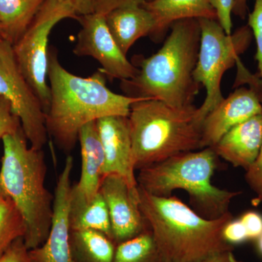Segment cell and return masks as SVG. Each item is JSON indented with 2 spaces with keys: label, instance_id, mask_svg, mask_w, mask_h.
Wrapping results in <instances>:
<instances>
[{
  "label": "cell",
  "instance_id": "ac0fdd59",
  "mask_svg": "<svg viewBox=\"0 0 262 262\" xmlns=\"http://www.w3.org/2000/svg\"><path fill=\"white\" fill-rule=\"evenodd\" d=\"M82 168L80 181L74 187L86 196H93L99 192L105 158L98 134L97 122L86 124L79 133Z\"/></svg>",
  "mask_w": 262,
  "mask_h": 262
},
{
  "label": "cell",
  "instance_id": "8992f818",
  "mask_svg": "<svg viewBox=\"0 0 262 262\" xmlns=\"http://www.w3.org/2000/svg\"><path fill=\"white\" fill-rule=\"evenodd\" d=\"M217 155L211 147L188 151L139 170L138 185L153 195L171 196L176 189L189 194L193 210L207 220H216L229 212L239 192L220 189L211 184Z\"/></svg>",
  "mask_w": 262,
  "mask_h": 262
},
{
  "label": "cell",
  "instance_id": "e575fe53",
  "mask_svg": "<svg viewBox=\"0 0 262 262\" xmlns=\"http://www.w3.org/2000/svg\"><path fill=\"white\" fill-rule=\"evenodd\" d=\"M258 249H259L260 252L262 254V234L260 236L259 238H258Z\"/></svg>",
  "mask_w": 262,
  "mask_h": 262
},
{
  "label": "cell",
  "instance_id": "8fae6325",
  "mask_svg": "<svg viewBox=\"0 0 262 262\" xmlns=\"http://www.w3.org/2000/svg\"><path fill=\"white\" fill-rule=\"evenodd\" d=\"M99 192L107 206L113 241L118 245L149 229L139 207V193L116 174L103 176Z\"/></svg>",
  "mask_w": 262,
  "mask_h": 262
},
{
  "label": "cell",
  "instance_id": "7402d4cb",
  "mask_svg": "<svg viewBox=\"0 0 262 262\" xmlns=\"http://www.w3.org/2000/svg\"><path fill=\"white\" fill-rule=\"evenodd\" d=\"M158 248L150 229L117 245L113 262H160Z\"/></svg>",
  "mask_w": 262,
  "mask_h": 262
},
{
  "label": "cell",
  "instance_id": "e0dca14e",
  "mask_svg": "<svg viewBox=\"0 0 262 262\" xmlns=\"http://www.w3.org/2000/svg\"><path fill=\"white\" fill-rule=\"evenodd\" d=\"M105 19L115 42L125 56L138 39L150 36L155 27L154 16L142 5L116 8L105 15Z\"/></svg>",
  "mask_w": 262,
  "mask_h": 262
},
{
  "label": "cell",
  "instance_id": "4dcf8cb0",
  "mask_svg": "<svg viewBox=\"0 0 262 262\" xmlns=\"http://www.w3.org/2000/svg\"><path fill=\"white\" fill-rule=\"evenodd\" d=\"M247 232L248 239H258L262 234V217L255 212H248L241 219Z\"/></svg>",
  "mask_w": 262,
  "mask_h": 262
},
{
  "label": "cell",
  "instance_id": "2e32d148",
  "mask_svg": "<svg viewBox=\"0 0 262 262\" xmlns=\"http://www.w3.org/2000/svg\"><path fill=\"white\" fill-rule=\"evenodd\" d=\"M143 7L149 10L155 20V27L150 37L160 42L169 27L178 20L189 18L216 19L214 8L209 0H151Z\"/></svg>",
  "mask_w": 262,
  "mask_h": 262
},
{
  "label": "cell",
  "instance_id": "5b68a950",
  "mask_svg": "<svg viewBox=\"0 0 262 262\" xmlns=\"http://www.w3.org/2000/svg\"><path fill=\"white\" fill-rule=\"evenodd\" d=\"M194 105L178 108L163 101L133 103L128 118L135 170L201 149L202 124Z\"/></svg>",
  "mask_w": 262,
  "mask_h": 262
},
{
  "label": "cell",
  "instance_id": "5bb4252c",
  "mask_svg": "<svg viewBox=\"0 0 262 262\" xmlns=\"http://www.w3.org/2000/svg\"><path fill=\"white\" fill-rule=\"evenodd\" d=\"M96 122L104 152L103 176L116 174L125 179L131 188L137 189L128 118L105 117Z\"/></svg>",
  "mask_w": 262,
  "mask_h": 262
},
{
  "label": "cell",
  "instance_id": "83f0119b",
  "mask_svg": "<svg viewBox=\"0 0 262 262\" xmlns=\"http://www.w3.org/2000/svg\"><path fill=\"white\" fill-rule=\"evenodd\" d=\"M0 262H32L24 238L16 239L0 258Z\"/></svg>",
  "mask_w": 262,
  "mask_h": 262
},
{
  "label": "cell",
  "instance_id": "ffe728a7",
  "mask_svg": "<svg viewBox=\"0 0 262 262\" xmlns=\"http://www.w3.org/2000/svg\"><path fill=\"white\" fill-rule=\"evenodd\" d=\"M46 0H0V29L14 45L27 32Z\"/></svg>",
  "mask_w": 262,
  "mask_h": 262
},
{
  "label": "cell",
  "instance_id": "836d02e7",
  "mask_svg": "<svg viewBox=\"0 0 262 262\" xmlns=\"http://www.w3.org/2000/svg\"><path fill=\"white\" fill-rule=\"evenodd\" d=\"M248 0H234L232 13L239 18L244 19L248 13Z\"/></svg>",
  "mask_w": 262,
  "mask_h": 262
},
{
  "label": "cell",
  "instance_id": "484cf974",
  "mask_svg": "<svg viewBox=\"0 0 262 262\" xmlns=\"http://www.w3.org/2000/svg\"><path fill=\"white\" fill-rule=\"evenodd\" d=\"M215 10L217 20L227 34L232 33V10L234 0H209Z\"/></svg>",
  "mask_w": 262,
  "mask_h": 262
},
{
  "label": "cell",
  "instance_id": "6da1fadb",
  "mask_svg": "<svg viewBox=\"0 0 262 262\" xmlns=\"http://www.w3.org/2000/svg\"><path fill=\"white\" fill-rule=\"evenodd\" d=\"M106 78L100 70L89 77L71 73L60 63L58 52L49 48L51 101L46 113V127L64 152L74 149L84 125L105 117H127L131 104L143 99L115 94L108 89Z\"/></svg>",
  "mask_w": 262,
  "mask_h": 262
},
{
  "label": "cell",
  "instance_id": "603a6c76",
  "mask_svg": "<svg viewBox=\"0 0 262 262\" xmlns=\"http://www.w3.org/2000/svg\"><path fill=\"white\" fill-rule=\"evenodd\" d=\"M25 234V223L18 208L9 196L0 192V258Z\"/></svg>",
  "mask_w": 262,
  "mask_h": 262
},
{
  "label": "cell",
  "instance_id": "f546056e",
  "mask_svg": "<svg viewBox=\"0 0 262 262\" xmlns=\"http://www.w3.org/2000/svg\"><path fill=\"white\" fill-rule=\"evenodd\" d=\"M144 0H93V13L105 16L112 10L130 5H141Z\"/></svg>",
  "mask_w": 262,
  "mask_h": 262
},
{
  "label": "cell",
  "instance_id": "d590c367",
  "mask_svg": "<svg viewBox=\"0 0 262 262\" xmlns=\"http://www.w3.org/2000/svg\"><path fill=\"white\" fill-rule=\"evenodd\" d=\"M0 39H5L4 35H3V33L2 32L1 29H0Z\"/></svg>",
  "mask_w": 262,
  "mask_h": 262
},
{
  "label": "cell",
  "instance_id": "30bf717a",
  "mask_svg": "<svg viewBox=\"0 0 262 262\" xmlns=\"http://www.w3.org/2000/svg\"><path fill=\"white\" fill-rule=\"evenodd\" d=\"M81 29L77 34L73 53L77 56H90L101 65L100 70L110 80L134 78L139 69L127 60L108 30L106 19L97 13L80 15Z\"/></svg>",
  "mask_w": 262,
  "mask_h": 262
},
{
  "label": "cell",
  "instance_id": "44dd1931",
  "mask_svg": "<svg viewBox=\"0 0 262 262\" xmlns=\"http://www.w3.org/2000/svg\"><path fill=\"white\" fill-rule=\"evenodd\" d=\"M73 262H113L116 245L106 234L94 229L71 230Z\"/></svg>",
  "mask_w": 262,
  "mask_h": 262
},
{
  "label": "cell",
  "instance_id": "d6986e66",
  "mask_svg": "<svg viewBox=\"0 0 262 262\" xmlns=\"http://www.w3.org/2000/svg\"><path fill=\"white\" fill-rule=\"evenodd\" d=\"M69 219L71 230L94 229L113 239L107 206L100 192L89 198L72 186Z\"/></svg>",
  "mask_w": 262,
  "mask_h": 262
},
{
  "label": "cell",
  "instance_id": "52a82bcc",
  "mask_svg": "<svg viewBox=\"0 0 262 262\" xmlns=\"http://www.w3.org/2000/svg\"><path fill=\"white\" fill-rule=\"evenodd\" d=\"M201 43L193 77L206 90L203 104L196 108V118L201 124L224 97L222 77L232 68L251 45L253 34L248 25L227 34L216 19L199 18Z\"/></svg>",
  "mask_w": 262,
  "mask_h": 262
},
{
  "label": "cell",
  "instance_id": "9c48e42d",
  "mask_svg": "<svg viewBox=\"0 0 262 262\" xmlns=\"http://www.w3.org/2000/svg\"><path fill=\"white\" fill-rule=\"evenodd\" d=\"M0 96L11 104L29 145L42 149L49 136L46 113L40 100L19 68L13 45L5 39H0Z\"/></svg>",
  "mask_w": 262,
  "mask_h": 262
},
{
  "label": "cell",
  "instance_id": "7a4b0ae2",
  "mask_svg": "<svg viewBox=\"0 0 262 262\" xmlns=\"http://www.w3.org/2000/svg\"><path fill=\"white\" fill-rule=\"evenodd\" d=\"M170 33L159 51L144 58L134 57L139 69L120 87L129 97L163 101L173 108L194 105L201 84L193 77L201 43L198 19H183L170 26Z\"/></svg>",
  "mask_w": 262,
  "mask_h": 262
},
{
  "label": "cell",
  "instance_id": "277c9868",
  "mask_svg": "<svg viewBox=\"0 0 262 262\" xmlns=\"http://www.w3.org/2000/svg\"><path fill=\"white\" fill-rule=\"evenodd\" d=\"M0 192L14 203L26 225L24 239L29 250L42 246L48 238L53 213L54 196L46 187L47 165L42 149H35L20 128L2 139Z\"/></svg>",
  "mask_w": 262,
  "mask_h": 262
},
{
  "label": "cell",
  "instance_id": "d6a6232c",
  "mask_svg": "<svg viewBox=\"0 0 262 262\" xmlns=\"http://www.w3.org/2000/svg\"><path fill=\"white\" fill-rule=\"evenodd\" d=\"M200 262H244L234 256L233 251H226L209 256Z\"/></svg>",
  "mask_w": 262,
  "mask_h": 262
},
{
  "label": "cell",
  "instance_id": "ba28073f",
  "mask_svg": "<svg viewBox=\"0 0 262 262\" xmlns=\"http://www.w3.org/2000/svg\"><path fill=\"white\" fill-rule=\"evenodd\" d=\"M77 18L73 10L56 0H46L21 38L13 45L15 60L40 100L45 113L51 101L48 84V40L52 29L66 18Z\"/></svg>",
  "mask_w": 262,
  "mask_h": 262
},
{
  "label": "cell",
  "instance_id": "d4e9b609",
  "mask_svg": "<svg viewBox=\"0 0 262 262\" xmlns=\"http://www.w3.org/2000/svg\"><path fill=\"white\" fill-rule=\"evenodd\" d=\"M21 127L20 120L13 113L9 101L0 96V141L5 136L13 134Z\"/></svg>",
  "mask_w": 262,
  "mask_h": 262
},
{
  "label": "cell",
  "instance_id": "f1b7e54d",
  "mask_svg": "<svg viewBox=\"0 0 262 262\" xmlns=\"http://www.w3.org/2000/svg\"><path fill=\"white\" fill-rule=\"evenodd\" d=\"M222 235L226 242L230 245L241 244L248 239L246 227L241 220H232L227 224Z\"/></svg>",
  "mask_w": 262,
  "mask_h": 262
},
{
  "label": "cell",
  "instance_id": "1f68e13d",
  "mask_svg": "<svg viewBox=\"0 0 262 262\" xmlns=\"http://www.w3.org/2000/svg\"><path fill=\"white\" fill-rule=\"evenodd\" d=\"M67 5L75 11L77 16L93 13V0H56Z\"/></svg>",
  "mask_w": 262,
  "mask_h": 262
},
{
  "label": "cell",
  "instance_id": "7c38bea8",
  "mask_svg": "<svg viewBox=\"0 0 262 262\" xmlns=\"http://www.w3.org/2000/svg\"><path fill=\"white\" fill-rule=\"evenodd\" d=\"M74 160L67 157L55 189L53 213L49 234L46 242L29 250L32 262H73L70 249V198L71 174Z\"/></svg>",
  "mask_w": 262,
  "mask_h": 262
},
{
  "label": "cell",
  "instance_id": "8d00e7d4",
  "mask_svg": "<svg viewBox=\"0 0 262 262\" xmlns=\"http://www.w3.org/2000/svg\"><path fill=\"white\" fill-rule=\"evenodd\" d=\"M160 262H171V261H168V260L163 259V258H161V260H160Z\"/></svg>",
  "mask_w": 262,
  "mask_h": 262
},
{
  "label": "cell",
  "instance_id": "4fadbf2b",
  "mask_svg": "<svg viewBox=\"0 0 262 262\" xmlns=\"http://www.w3.org/2000/svg\"><path fill=\"white\" fill-rule=\"evenodd\" d=\"M259 114L262 103L258 93L251 88H237L203 120L201 149L213 147L232 127Z\"/></svg>",
  "mask_w": 262,
  "mask_h": 262
},
{
  "label": "cell",
  "instance_id": "4316f807",
  "mask_svg": "<svg viewBox=\"0 0 262 262\" xmlns=\"http://www.w3.org/2000/svg\"><path fill=\"white\" fill-rule=\"evenodd\" d=\"M260 99L262 103V98ZM246 171V182L257 194L258 201H262V146L257 158Z\"/></svg>",
  "mask_w": 262,
  "mask_h": 262
},
{
  "label": "cell",
  "instance_id": "3957f363",
  "mask_svg": "<svg viewBox=\"0 0 262 262\" xmlns=\"http://www.w3.org/2000/svg\"><path fill=\"white\" fill-rule=\"evenodd\" d=\"M138 193L139 209L163 259L200 262L233 251L222 235L226 225L234 220L230 212L216 220H207L177 196L153 195L139 186Z\"/></svg>",
  "mask_w": 262,
  "mask_h": 262
},
{
  "label": "cell",
  "instance_id": "74e56055",
  "mask_svg": "<svg viewBox=\"0 0 262 262\" xmlns=\"http://www.w3.org/2000/svg\"><path fill=\"white\" fill-rule=\"evenodd\" d=\"M144 1L148 2V1H151V0H144Z\"/></svg>",
  "mask_w": 262,
  "mask_h": 262
},
{
  "label": "cell",
  "instance_id": "cb8c5ba5",
  "mask_svg": "<svg viewBox=\"0 0 262 262\" xmlns=\"http://www.w3.org/2000/svg\"><path fill=\"white\" fill-rule=\"evenodd\" d=\"M248 27L252 32L256 43V58L258 65L257 75H253L248 85L258 93L262 98V0H255L254 6L248 13Z\"/></svg>",
  "mask_w": 262,
  "mask_h": 262
},
{
  "label": "cell",
  "instance_id": "9a60e30c",
  "mask_svg": "<svg viewBox=\"0 0 262 262\" xmlns=\"http://www.w3.org/2000/svg\"><path fill=\"white\" fill-rule=\"evenodd\" d=\"M262 146V114L236 125L212 147L217 156L247 170Z\"/></svg>",
  "mask_w": 262,
  "mask_h": 262
}]
</instances>
